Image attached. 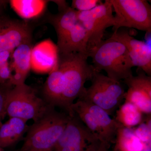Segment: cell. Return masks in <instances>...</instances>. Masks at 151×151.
<instances>
[{"label": "cell", "instance_id": "obj_1", "mask_svg": "<svg viewBox=\"0 0 151 151\" xmlns=\"http://www.w3.org/2000/svg\"><path fill=\"white\" fill-rule=\"evenodd\" d=\"M89 54L80 52L60 54L56 67L44 84L43 99L52 107L63 109L69 116L71 107L84 95L85 84L91 80L95 70L88 63Z\"/></svg>", "mask_w": 151, "mask_h": 151}, {"label": "cell", "instance_id": "obj_2", "mask_svg": "<svg viewBox=\"0 0 151 151\" xmlns=\"http://www.w3.org/2000/svg\"><path fill=\"white\" fill-rule=\"evenodd\" d=\"M58 6V13H49L46 21L54 27L57 36L60 54L80 52L89 54L86 30L79 21L77 11L63 0L52 1Z\"/></svg>", "mask_w": 151, "mask_h": 151}, {"label": "cell", "instance_id": "obj_3", "mask_svg": "<svg viewBox=\"0 0 151 151\" xmlns=\"http://www.w3.org/2000/svg\"><path fill=\"white\" fill-rule=\"evenodd\" d=\"M89 57L95 71L104 70L111 79L120 81L133 76L134 66L127 49L113 35L91 48Z\"/></svg>", "mask_w": 151, "mask_h": 151}, {"label": "cell", "instance_id": "obj_4", "mask_svg": "<svg viewBox=\"0 0 151 151\" xmlns=\"http://www.w3.org/2000/svg\"><path fill=\"white\" fill-rule=\"evenodd\" d=\"M69 116L50 107L29 126L22 147L18 151H51L65 129Z\"/></svg>", "mask_w": 151, "mask_h": 151}, {"label": "cell", "instance_id": "obj_5", "mask_svg": "<svg viewBox=\"0 0 151 151\" xmlns=\"http://www.w3.org/2000/svg\"><path fill=\"white\" fill-rule=\"evenodd\" d=\"M51 107L38 96L35 89L24 83L14 86L10 91L6 113L9 118L16 117L35 122Z\"/></svg>", "mask_w": 151, "mask_h": 151}, {"label": "cell", "instance_id": "obj_6", "mask_svg": "<svg viewBox=\"0 0 151 151\" xmlns=\"http://www.w3.org/2000/svg\"><path fill=\"white\" fill-rule=\"evenodd\" d=\"M90 81L91 85L79 99L100 107L112 116L124 100V87L120 81L96 71Z\"/></svg>", "mask_w": 151, "mask_h": 151}, {"label": "cell", "instance_id": "obj_7", "mask_svg": "<svg viewBox=\"0 0 151 151\" xmlns=\"http://www.w3.org/2000/svg\"><path fill=\"white\" fill-rule=\"evenodd\" d=\"M115 12L114 32L122 27L150 33L151 6L145 0H110Z\"/></svg>", "mask_w": 151, "mask_h": 151}, {"label": "cell", "instance_id": "obj_8", "mask_svg": "<svg viewBox=\"0 0 151 151\" xmlns=\"http://www.w3.org/2000/svg\"><path fill=\"white\" fill-rule=\"evenodd\" d=\"M101 141L74 114L69 119L52 150L97 151Z\"/></svg>", "mask_w": 151, "mask_h": 151}, {"label": "cell", "instance_id": "obj_9", "mask_svg": "<svg viewBox=\"0 0 151 151\" xmlns=\"http://www.w3.org/2000/svg\"><path fill=\"white\" fill-rule=\"evenodd\" d=\"M113 12L110 0H106L91 10L77 12L78 20L86 30L89 51L103 40L108 28L116 26Z\"/></svg>", "mask_w": 151, "mask_h": 151}, {"label": "cell", "instance_id": "obj_10", "mask_svg": "<svg viewBox=\"0 0 151 151\" xmlns=\"http://www.w3.org/2000/svg\"><path fill=\"white\" fill-rule=\"evenodd\" d=\"M32 42V29L26 20L0 18V52L14 51L23 44Z\"/></svg>", "mask_w": 151, "mask_h": 151}, {"label": "cell", "instance_id": "obj_11", "mask_svg": "<svg viewBox=\"0 0 151 151\" xmlns=\"http://www.w3.org/2000/svg\"><path fill=\"white\" fill-rule=\"evenodd\" d=\"M137 75L124 79L128 87L125 102L136 106L144 114H151V76L138 68Z\"/></svg>", "mask_w": 151, "mask_h": 151}, {"label": "cell", "instance_id": "obj_12", "mask_svg": "<svg viewBox=\"0 0 151 151\" xmlns=\"http://www.w3.org/2000/svg\"><path fill=\"white\" fill-rule=\"evenodd\" d=\"M112 35L126 47L134 67L137 66L151 76L150 45L136 39L129 33L121 28L114 32Z\"/></svg>", "mask_w": 151, "mask_h": 151}, {"label": "cell", "instance_id": "obj_13", "mask_svg": "<svg viewBox=\"0 0 151 151\" xmlns=\"http://www.w3.org/2000/svg\"><path fill=\"white\" fill-rule=\"evenodd\" d=\"M58 58L56 45L49 39L42 41L32 50L31 69L38 73H50L56 67Z\"/></svg>", "mask_w": 151, "mask_h": 151}, {"label": "cell", "instance_id": "obj_14", "mask_svg": "<svg viewBox=\"0 0 151 151\" xmlns=\"http://www.w3.org/2000/svg\"><path fill=\"white\" fill-rule=\"evenodd\" d=\"M32 47V42L23 44L12 52V61L9 65L12 76L9 82L14 86L25 83L31 69V55Z\"/></svg>", "mask_w": 151, "mask_h": 151}, {"label": "cell", "instance_id": "obj_15", "mask_svg": "<svg viewBox=\"0 0 151 151\" xmlns=\"http://www.w3.org/2000/svg\"><path fill=\"white\" fill-rule=\"evenodd\" d=\"M84 101L86 108L94 117L95 124L100 131L101 142L110 146L114 144L117 130L121 126L120 124L102 108Z\"/></svg>", "mask_w": 151, "mask_h": 151}, {"label": "cell", "instance_id": "obj_16", "mask_svg": "<svg viewBox=\"0 0 151 151\" xmlns=\"http://www.w3.org/2000/svg\"><path fill=\"white\" fill-rule=\"evenodd\" d=\"M27 121L11 117L0 126V147L4 149L14 145L23 138L29 126Z\"/></svg>", "mask_w": 151, "mask_h": 151}, {"label": "cell", "instance_id": "obj_17", "mask_svg": "<svg viewBox=\"0 0 151 151\" xmlns=\"http://www.w3.org/2000/svg\"><path fill=\"white\" fill-rule=\"evenodd\" d=\"M113 151H144L148 147L135 135L134 129L120 126L117 130Z\"/></svg>", "mask_w": 151, "mask_h": 151}, {"label": "cell", "instance_id": "obj_18", "mask_svg": "<svg viewBox=\"0 0 151 151\" xmlns=\"http://www.w3.org/2000/svg\"><path fill=\"white\" fill-rule=\"evenodd\" d=\"M48 1L44 0H12L11 6L18 15L25 19H35L43 13Z\"/></svg>", "mask_w": 151, "mask_h": 151}, {"label": "cell", "instance_id": "obj_19", "mask_svg": "<svg viewBox=\"0 0 151 151\" xmlns=\"http://www.w3.org/2000/svg\"><path fill=\"white\" fill-rule=\"evenodd\" d=\"M116 122L120 126L133 129L144 121V114L136 106L125 102L119 106L116 112Z\"/></svg>", "mask_w": 151, "mask_h": 151}, {"label": "cell", "instance_id": "obj_20", "mask_svg": "<svg viewBox=\"0 0 151 151\" xmlns=\"http://www.w3.org/2000/svg\"><path fill=\"white\" fill-rule=\"evenodd\" d=\"M147 116V118L137 127L133 128V129L135 135L142 142L148 147H151V115Z\"/></svg>", "mask_w": 151, "mask_h": 151}, {"label": "cell", "instance_id": "obj_21", "mask_svg": "<svg viewBox=\"0 0 151 151\" xmlns=\"http://www.w3.org/2000/svg\"><path fill=\"white\" fill-rule=\"evenodd\" d=\"M14 86L9 81L0 84V126L6 116V107L9 93Z\"/></svg>", "mask_w": 151, "mask_h": 151}, {"label": "cell", "instance_id": "obj_22", "mask_svg": "<svg viewBox=\"0 0 151 151\" xmlns=\"http://www.w3.org/2000/svg\"><path fill=\"white\" fill-rule=\"evenodd\" d=\"M102 2L100 0H73L71 7L79 12L91 10Z\"/></svg>", "mask_w": 151, "mask_h": 151}, {"label": "cell", "instance_id": "obj_23", "mask_svg": "<svg viewBox=\"0 0 151 151\" xmlns=\"http://www.w3.org/2000/svg\"><path fill=\"white\" fill-rule=\"evenodd\" d=\"M12 76V69L9 62L0 68V84L10 81Z\"/></svg>", "mask_w": 151, "mask_h": 151}, {"label": "cell", "instance_id": "obj_24", "mask_svg": "<svg viewBox=\"0 0 151 151\" xmlns=\"http://www.w3.org/2000/svg\"><path fill=\"white\" fill-rule=\"evenodd\" d=\"M13 51L7 50L0 52V68L4 65L6 63L8 62Z\"/></svg>", "mask_w": 151, "mask_h": 151}, {"label": "cell", "instance_id": "obj_25", "mask_svg": "<svg viewBox=\"0 0 151 151\" xmlns=\"http://www.w3.org/2000/svg\"><path fill=\"white\" fill-rule=\"evenodd\" d=\"M110 145L104 142H101L97 151H113L110 149Z\"/></svg>", "mask_w": 151, "mask_h": 151}, {"label": "cell", "instance_id": "obj_26", "mask_svg": "<svg viewBox=\"0 0 151 151\" xmlns=\"http://www.w3.org/2000/svg\"><path fill=\"white\" fill-rule=\"evenodd\" d=\"M7 2L8 1H1V0H0V14H1V12H2L3 9L4 8V7Z\"/></svg>", "mask_w": 151, "mask_h": 151}, {"label": "cell", "instance_id": "obj_27", "mask_svg": "<svg viewBox=\"0 0 151 151\" xmlns=\"http://www.w3.org/2000/svg\"><path fill=\"white\" fill-rule=\"evenodd\" d=\"M0 151H4V149L0 147Z\"/></svg>", "mask_w": 151, "mask_h": 151}, {"label": "cell", "instance_id": "obj_28", "mask_svg": "<svg viewBox=\"0 0 151 151\" xmlns=\"http://www.w3.org/2000/svg\"><path fill=\"white\" fill-rule=\"evenodd\" d=\"M51 151H53V150H52Z\"/></svg>", "mask_w": 151, "mask_h": 151}]
</instances>
